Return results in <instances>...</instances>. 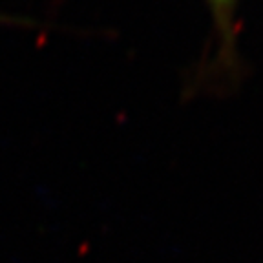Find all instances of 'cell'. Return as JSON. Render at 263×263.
Segmentation results:
<instances>
[{"instance_id":"cell-1","label":"cell","mask_w":263,"mask_h":263,"mask_svg":"<svg viewBox=\"0 0 263 263\" xmlns=\"http://www.w3.org/2000/svg\"><path fill=\"white\" fill-rule=\"evenodd\" d=\"M212 13L216 31L219 37V51L223 61H232L236 49V18H238L239 0H205Z\"/></svg>"},{"instance_id":"cell-2","label":"cell","mask_w":263,"mask_h":263,"mask_svg":"<svg viewBox=\"0 0 263 263\" xmlns=\"http://www.w3.org/2000/svg\"><path fill=\"white\" fill-rule=\"evenodd\" d=\"M0 22H9V24H13V18H6V16H0Z\"/></svg>"}]
</instances>
